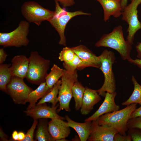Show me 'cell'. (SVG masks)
Wrapping results in <instances>:
<instances>
[{
  "mask_svg": "<svg viewBox=\"0 0 141 141\" xmlns=\"http://www.w3.org/2000/svg\"><path fill=\"white\" fill-rule=\"evenodd\" d=\"M61 83V80H59L53 86L51 91L43 97L37 105L48 102L52 104V107L56 106L57 103L58 102L57 95Z\"/></svg>",
  "mask_w": 141,
  "mask_h": 141,
  "instance_id": "cell-21",
  "label": "cell"
},
{
  "mask_svg": "<svg viewBox=\"0 0 141 141\" xmlns=\"http://www.w3.org/2000/svg\"><path fill=\"white\" fill-rule=\"evenodd\" d=\"M95 46L110 48L116 50L124 60H128L131 58L132 45L125 40L122 27L120 25L115 27L111 32L103 34Z\"/></svg>",
  "mask_w": 141,
  "mask_h": 141,
  "instance_id": "cell-1",
  "label": "cell"
},
{
  "mask_svg": "<svg viewBox=\"0 0 141 141\" xmlns=\"http://www.w3.org/2000/svg\"><path fill=\"white\" fill-rule=\"evenodd\" d=\"M75 54L88 65L99 68L101 63L99 56H97L85 45H80L71 48Z\"/></svg>",
  "mask_w": 141,
  "mask_h": 141,
  "instance_id": "cell-15",
  "label": "cell"
},
{
  "mask_svg": "<svg viewBox=\"0 0 141 141\" xmlns=\"http://www.w3.org/2000/svg\"><path fill=\"white\" fill-rule=\"evenodd\" d=\"M29 23L21 21L18 26L12 31L7 33H0V45L4 47L26 46L29 40L27 36L30 31Z\"/></svg>",
  "mask_w": 141,
  "mask_h": 141,
  "instance_id": "cell-6",
  "label": "cell"
},
{
  "mask_svg": "<svg viewBox=\"0 0 141 141\" xmlns=\"http://www.w3.org/2000/svg\"><path fill=\"white\" fill-rule=\"evenodd\" d=\"M135 46L137 53V57L138 58L141 60V42H139Z\"/></svg>",
  "mask_w": 141,
  "mask_h": 141,
  "instance_id": "cell-37",
  "label": "cell"
},
{
  "mask_svg": "<svg viewBox=\"0 0 141 141\" xmlns=\"http://www.w3.org/2000/svg\"><path fill=\"white\" fill-rule=\"evenodd\" d=\"M101 100L100 96L95 90L85 87L80 113L83 115L88 114L93 109L94 106Z\"/></svg>",
  "mask_w": 141,
  "mask_h": 141,
  "instance_id": "cell-17",
  "label": "cell"
},
{
  "mask_svg": "<svg viewBox=\"0 0 141 141\" xmlns=\"http://www.w3.org/2000/svg\"><path fill=\"white\" fill-rule=\"evenodd\" d=\"M99 56L101 63L99 69L103 74L104 81L102 86L97 91L100 96L104 97L106 92H115L116 81L112 67L116 58L113 52L107 49L104 50Z\"/></svg>",
  "mask_w": 141,
  "mask_h": 141,
  "instance_id": "cell-3",
  "label": "cell"
},
{
  "mask_svg": "<svg viewBox=\"0 0 141 141\" xmlns=\"http://www.w3.org/2000/svg\"><path fill=\"white\" fill-rule=\"evenodd\" d=\"M64 118L68 126L73 129L77 133L80 140H87L91 132L92 121L80 123L72 120L68 115H66Z\"/></svg>",
  "mask_w": 141,
  "mask_h": 141,
  "instance_id": "cell-19",
  "label": "cell"
},
{
  "mask_svg": "<svg viewBox=\"0 0 141 141\" xmlns=\"http://www.w3.org/2000/svg\"><path fill=\"white\" fill-rule=\"evenodd\" d=\"M132 139L130 136L127 135H123L119 133H117L115 135L114 141H131Z\"/></svg>",
  "mask_w": 141,
  "mask_h": 141,
  "instance_id": "cell-32",
  "label": "cell"
},
{
  "mask_svg": "<svg viewBox=\"0 0 141 141\" xmlns=\"http://www.w3.org/2000/svg\"><path fill=\"white\" fill-rule=\"evenodd\" d=\"M6 93L16 104H25L29 94L33 89L24 82L23 79L12 76L7 85Z\"/></svg>",
  "mask_w": 141,
  "mask_h": 141,
  "instance_id": "cell-10",
  "label": "cell"
},
{
  "mask_svg": "<svg viewBox=\"0 0 141 141\" xmlns=\"http://www.w3.org/2000/svg\"><path fill=\"white\" fill-rule=\"evenodd\" d=\"M64 72L61 77V83L58 93V100L59 107L57 111L62 110L69 112L70 103L73 97L72 89L74 84L78 81V75L77 70L74 71L64 69Z\"/></svg>",
  "mask_w": 141,
  "mask_h": 141,
  "instance_id": "cell-7",
  "label": "cell"
},
{
  "mask_svg": "<svg viewBox=\"0 0 141 141\" xmlns=\"http://www.w3.org/2000/svg\"><path fill=\"white\" fill-rule=\"evenodd\" d=\"M18 141H23L25 137V134L22 132H18Z\"/></svg>",
  "mask_w": 141,
  "mask_h": 141,
  "instance_id": "cell-40",
  "label": "cell"
},
{
  "mask_svg": "<svg viewBox=\"0 0 141 141\" xmlns=\"http://www.w3.org/2000/svg\"><path fill=\"white\" fill-rule=\"evenodd\" d=\"M23 17L29 23H33L39 26L45 21H49L53 17L55 11L46 9L33 1L25 2L21 8Z\"/></svg>",
  "mask_w": 141,
  "mask_h": 141,
  "instance_id": "cell-8",
  "label": "cell"
},
{
  "mask_svg": "<svg viewBox=\"0 0 141 141\" xmlns=\"http://www.w3.org/2000/svg\"><path fill=\"white\" fill-rule=\"evenodd\" d=\"M48 130L54 141L66 139L70 134V127L67 122L61 119H52L48 123Z\"/></svg>",
  "mask_w": 141,
  "mask_h": 141,
  "instance_id": "cell-14",
  "label": "cell"
},
{
  "mask_svg": "<svg viewBox=\"0 0 141 141\" xmlns=\"http://www.w3.org/2000/svg\"></svg>",
  "mask_w": 141,
  "mask_h": 141,
  "instance_id": "cell-42",
  "label": "cell"
},
{
  "mask_svg": "<svg viewBox=\"0 0 141 141\" xmlns=\"http://www.w3.org/2000/svg\"><path fill=\"white\" fill-rule=\"evenodd\" d=\"M91 126V132L88 141H114L115 135L118 133L116 129L99 125L95 120L92 121Z\"/></svg>",
  "mask_w": 141,
  "mask_h": 141,
  "instance_id": "cell-12",
  "label": "cell"
},
{
  "mask_svg": "<svg viewBox=\"0 0 141 141\" xmlns=\"http://www.w3.org/2000/svg\"><path fill=\"white\" fill-rule=\"evenodd\" d=\"M64 70L55 64L53 65L50 72L45 78V81L49 88L52 89L61 78L64 73Z\"/></svg>",
  "mask_w": 141,
  "mask_h": 141,
  "instance_id": "cell-24",
  "label": "cell"
},
{
  "mask_svg": "<svg viewBox=\"0 0 141 141\" xmlns=\"http://www.w3.org/2000/svg\"><path fill=\"white\" fill-rule=\"evenodd\" d=\"M116 92L112 93H106L104 99L98 109L91 116L85 120V121L96 120L101 116L105 114L119 110L120 107L115 102L117 95Z\"/></svg>",
  "mask_w": 141,
  "mask_h": 141,
  "instance_id": "cell-13",
  "label": "cell"
},
{
  "mask_svg": "<svg viewBox=\"0 0 141 141\" xmlns=\"http://www.w3.org/2000/svg\"><path fill=\"white\" fill-rule=\"evenodd\" d=\"M130 4L123 9L122 19L128 25L127 30L128 33L126 40L131 45L133 43L134 35L141 29V22L139 20L137 9L141 3V0H131Z\"/></svg>",
  "mask_w": 141,
  "mask_h": 141,
  "instance_id": "cell-9",
  "label": "cell"
},
{
  "mask_svg": "<svg viewBox=\"0 0 141 141\" xmlns=\"http://www.w3.org/2000/svg\"><path fill=\"white\" fill-rule=\"evenodd\" d=\"M29 58V63L26 78L30 83L39 85L45 81L50 61L42 57L37 51H31Z\"/></svg>",
  "mask_w": 141,
  "mask_h": 141,
  "instance_id": "cell-4",
  "label": "cell"
},
{
  "mask_svg": "<svg viewBox=\"0 0 141 141\" xmlns=\"http://www.w3.org/2000/svg\"><path fill=\"white\" fill-rule=\"evenodd\" d=\"M38 124L37 120H34L33 124L30 128L25 134V137L23 141H34V130Z\"/></svg>",
  "mask_w": 141,
  "mask_h": 141,
  "instance_id": "cell-31",
  "label": "cell"
},
{
  "mask_svg": "<svg viewBox=\"0 0 141 141\" xmlns=\"http://www.w3.org/2000/svg\"><path fill=\"white\" fill-rule=\"evenodd\" d=\"M137 104L133 103L121 110L105 114L95 121L99 125L115 128L120 134L126 135L128 121L131 114L136 108Z\"/></svg>",
  "mask_w": 141,
  "mask_h": 141,
  "instance_id": "cell-2",
  "label": "cell"
},
{
  "mask_svg": "<svg viewBox=\"0 0 141 141\" xmlns=\"http://www.w3.org/2000/svg\"><path fill=\"white\" fill-rule=\"evenodd\" d=\"M63 65L64 69L72 71L76 69L81 70L88 67L87 64L76 54L72 60L68 62H63Z\"/></svg>",
  "mask_w": 141,
  "mask_h": 141,
  "instance_id": "cell-27",
  "label": "cell"
},
{
  "mask_svg": "<svg viewBox=\"0 0 141 141\" xmlns=\"http://www.w3.org/2000/svg\"><path fill=\"white\" fill-rule=\"evenodd\" d=\"M102 6L104 13L103 19L105 22L111 16L118 18L121 15L122 11L121 0H95Z\"/></svg>",
  "mask_w": 141,
  "mask_h": 141,
  "instance_id": "cell-18",
  "label": "cell"
},
{
  "mask_svg": "<svg viewBox=\"0 0 141 141\" xmlns=\"http://www.w3.org/2000/svg\"><path fill=\"white\" fill-rule=\"evenodd\" d=\"M128 0H121V5L122 10L127 5Z\"/></svg>",
  "mask_w": 141,
  "mask_h": 141,
  "instance_id": "cell-41",
  "label": "cell"
},
{
  "mask_svg": "<svg viewBox=\"0 0 141 141\" xmlns=\"http://www.w3.org/2000/svg\"><path fill=\"white\" fill-rule=\"evenodd\" d=\"M131 80L134 85L133 91L129 98L122 103V105L127 106L135 103L141 105V85L133 75L132 77Z\"/></svg>",
  "mask_w": 141,
  "mask_h": 141,
  "instance_id": "cell-26",
  "label": "cell"
},
{
  "mask_svg": "<svg viewBox=\"0 0 141 141\" xmlns=\"http://www.w3.org/2000/svg\"><path fill=\"white\" fill-rule=\"evenodd\" d=\"M128 61L130 62L137 65L141 69V60L138 58L133 59L131 58Z\"/></svg>",
  "mask_w": 141,
  "mask_h": 141,
  "instance_id": "cell-36",
  "label": "cell"
},
{
  "mask_svg": "<svg viewBox=\"0 0 141 141\" xmlns=\"http://www.w3.org/2000/svg\"><path fill=\"white\" fill-rule=\"evenodd\" d=\"M52 89L48 86L45 81L41 83L36 89L33 90L29 94L27 101V102H28L29 104L27 109H30L35 106L37 101L47 94Z\"/></svg>",
  "mask_w": 141,
  "mask_h": 141,
  "instance_id": "cell-20",
  "label": "cell"
},
{
  "mask_svg": "<svg viewBox=\"0 0 141 141\" xmlns=\"http://www.w3.org/2000/svg\"><path fill=\"white\" fill-rule=\"evenodd\" d=\"M128 135L133 141H141V130L137 128L128 129Z\"/></svg>",
  "mask_w": 141,
  "mask_h": 141,
  "instance_id": "cell-30",
  "label": "cell"
},
{
  "mask_svg": "<svg viewBox=\"0 0 141 141\" xmlns=\"http://www.w3.org/2000/svg\"><path fill=\"white\" fill-rule=\"evenodd\" d=\"M128 129L137 128L141 130V116L129 119L127 124Z\"/></svg>",
  "mask_w": 141,
  "mask_h": 141,
  "instance_id": "cell-29",
  "label": "cell"
},
{
  "mask_svg": "<svg viewBox=\"0 0 141 141\" xmlns=\"http://www.w3.org/2000/svg\"><path fill=\"white\" fill-rule=\"evenodd\" d=\"M18 133L15 130L14 131L12 134V138L14 140L18 141Z\"/></svg>",
  "mask_w": 141,
  "mask_h": 141,
  "instance_id": "cell-39",
  "label": "cell"
},
{
  "mask_svg": "<svg viewBox=\"0 0 141 141\" xmlns=\"http://www.w3.org/2000/svg\"><path fill=\"white\" fill-rule=\"evenodd\" d=\"M141 116V106L136 108L131 114L130 119Z\"/></svg>",
  "mask_w": 141,
  "mask_h": 141,
  "instance_id": "cell-35",
  "label": "cell"
},
{
  "mask_svg": "<svg viewBox=\"0 0 141 141\" xmlns=\"http://www.w3.org/2000/svg\"><path fill=\"white\" fill-rule=\"evenodd\" d=\"M36 105L34 107L24 111L26 115L30 116L34 120L49 118L52 119L64 120L65 118L59 115L56 109L58 105L50 107L43 104Z\"/></svg>",
  "mask_w": 141,
  "mask_h": 141,
  "instance_id": "cell-11",
  "label": "cell"
},
{
  "mask_svg": "<svg viewBox=\"0 0 141 141\" xmlns=\"http://www.w3.org/2000/svg\"><path fill=\"white\" fill-rule=\"evenodd\" d=\"M7 54L3 48L0 49V64H2L5 61Z\"/></svg>",
  "mask_w": 141,
  "mask_h": 141,
  "instance_id": "cell-34",
  "label": "cell"
},
{
  "mask_svg": "<svg viewBox=\"0 0 141 141\" xmlns=\"http://www.w3.org/2000/svg\"><path fill=\"white\" fill-rule=\"evenodd\" d=\"M55 0L57 1L64 8L72 6L75 4V2L74 0Z\"/></svg>",
  "mask_w": 141,
  "mask_h": 141,
  "instance_id": "cell-33",
  "label": "cell"
},
{
  "mask_svg": "<svg viewBox=\"0 0 141 141\" xmlns=\"http://www.w3.org/2000/svg\"><path fill=\"white\" fill-rule=\"evenodd\" d=\"M85 90V87L78 81L75 83L73 86V97L74 98L76 110H78L81 108Z\"/></svg>",
  "mask_w": 141,
  "mask_h": 141,
  "instance_id": "cell-23",
  "label": "cell"
},
{
  "mask_svg": "<svg viewBox=\"0 0 141 141\" xmlns=\"http://www.w3.org/2000/svg\"><path fill=\"white\" fill-rule=\"evenodd\" d=\"M55 1V10L53 17L49 21L58 34L60 37L59 44L66 46V41L64 34L66 26L69 21L73 17L78 15H90V13L84 12L81 10L68 12L64 8H62L59 2Z\"/></svg>",
  "mask_w": 141,
  "mask_h": 141,
  "instance_id": "cell-5",
  "label": "cell"
},
{
  "mask_svg": "<svg viewBox=\"0 0 141 141\" xmlns=\"http://www.w3.org/2000/svg\"><path fill=\"white\" fill-rule=\"evenodd\" d=\"M48 126V123L46 120H40L36 134V138L38 141H54L49 133Z\"/></svg>",
  "mask_w": 141,
  "mask_h": 141,
  "instance_id": "cell-25",
  "label": "cell"
},
{
  "mask_svg": "<svg viewBox=\"0 0 141 141\" xmlns=\"http://www.w3.org/2000/svg\"><path fill=\"white\" fill-rule=\"evenodd\" d=\"M29 59L23 55L14 56L11 60L10 69L12 76L24 79L26 78L28 72Z\"/></svg>",
  "mask_w": 141,
  "mask_h": 141,
  "instance_id": "cell-16",
  "label": "cell"
},
{
  "mask_svg": "<svg viewBox=\"0 0 141 141\" xmlns=\"http://www.w3.org/2000/svg\"><path fill=\"white\" fill-rule=\"evenodd\" d=\"M11 65L10 64H0V89L6 93L7 85L12 76L10 69Z\"/></svg>",
  "mask_w": 141,
  "mask_h": 141,
  "instance_id": "cell-22",
  "label": "cell"
},
{
  "mask_svg": "<svg viewBox=\"0 0 141 141\" xmlns=\"http://www.w3.org/2000/svg\"><path fill=\"white\" fill-rule=\"evenodd\" d=\"M0 137L1 140L3 141H8L7 136L4 132L2 129H0Z\"/></svg>",
  "mask_w": 141,
  "mask_h": 141,
  "instance_id": "cell-38",
  "label": "cell"
},
{
  "mask_svg": "<svg viewBox=\"0 0 141 141\" xmlns=\"http://www.w3.org/2000/svg\"><path fill=\"white\" fill-rule=\"evenodd\" d=\"M75 54L71 48L65 47L63 48L59 54L58 59L64 62H68L74 58Z\"/></svg>",
  "mask_w": 141,
  "mask_h": 141,
  "instance_id": "cell-28",
  "label": "cell"
}]
</instances>
